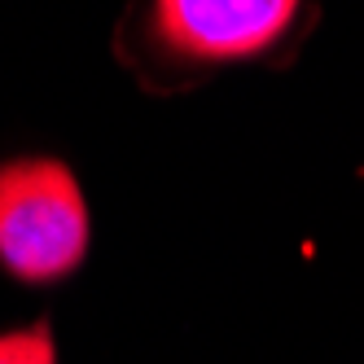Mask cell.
Masks as SVG:
<instances>
[{
  "mask_svg": "<svg viewBox=\"0 0 364 364\" xmlns=\"http://www.w3.org/2000/svg\"><path fill=\"white\" fill-rule=\"evenodd\" d=\"M92 242L88 198L70 163L22 154L0 163V268L22 285L80 272Z\"/></svg>",
  "mask_w": 364,
  "mask_h": 364,
  "instance_id": "6da1fadb",
  "label": "cell"
},
{
  "mask_svg": "<svg viewBox=\"0 0 364 364\" xmlns=\"http://www.w3.org/2000/svg\"><path fill=\"white\" fill-rule=\"evenodd\" d=\"M307 0H149L145 40L185 70L264 62L299 27Z\"/></svg>",
  "mask_w": 364,
  "mask_h": 364,
  "instance_id": "7a4b0ae2",
  "label": "cell"
},
{
  "mask_svg": "<svg viewBox=\"0 0 364 364\" xmlns=\"http://www.w3.org/2000/svg\"><path fill=\"white\" fill-rule=\"evenodd\" d=\"M0 364H58V338L48 321L0 333Z\"/></svg>",
  "mask_w": 364,
  "mask_h": 364,
  "instance_id": "3957f363",
  "label": "cell"
}]
</instances>
